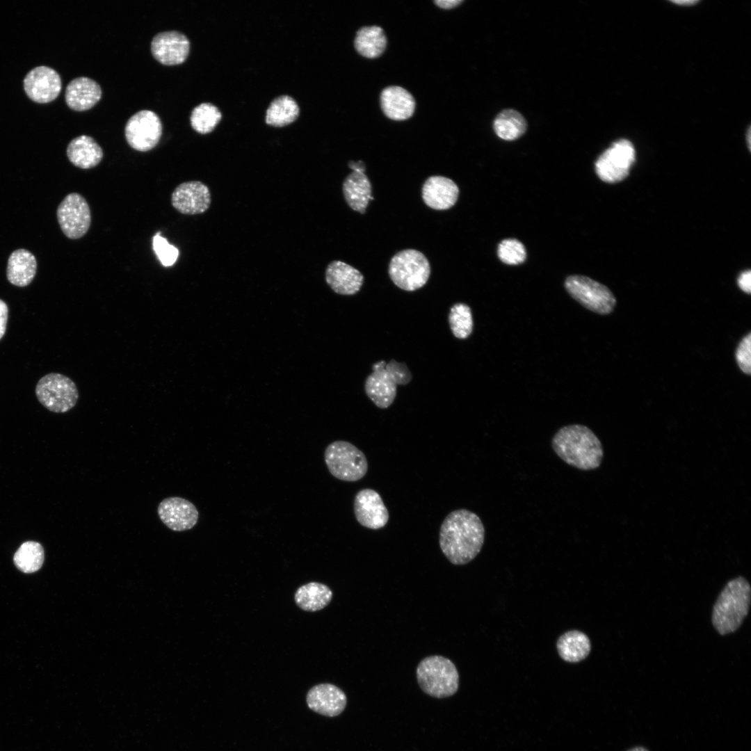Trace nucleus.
Segmentation results:
<instances>
[{
	"instance_id": "1",
	"label": "nucleus",
	"mask_w": 751,
	"mask_h": 751,
	"mask_svg": "<svg viewBox=\"0 0 751 751\" xmlns=\"http://www.w3.org/2000/svg\"><path fill=\"white\" fill-rule=\"evenodd\" d=\"M484 539L482 520L467 509L451 512L440 526V549L453 565H465L474 559L483 547Z\"/></svg>"
},
{
	"instance_id": "2",
	"label": "nucleus",
	"mask_w": 751,
	"mask_h": 751,
	"mask_svg": "<svg viewBox=\"0 0 751 751\" xmlns=\"http://www.w3.org/2000/svg\"><path fill=\"white\" fill-rule=\"evenodd\" d=\"M551 446L565 463L583 471L598 468L604 456L599 439L591 429L581 424L560 428L552 438Z\"/></svg>"
},
{
	"instance_id": "3",
	"label": "nucleus",
	"mask_w": 751,
	"mask_h": 751,
	"mask_svg": "<svg viewBox=\"0 0 751 751\" xmlns=\"http://www.w3.org/2000/svg\"><path fill=\"white\" fill-rule=\"evenodd\" d=\"M750 586L743 577L727 583L720 594L712 612V623L721 635L735 631L748 613Z\"/></svg>"
},
{
	"instance_id": "4",
	"label": "nucleus",
	"mask_w": 751,
	"mask_h": 751,
	"mask_svg": "<svg viewBox=\"0 0 751 751\" xmlns=\"http://www.w3.org/2000/svg\"><path fill=\"white\" fill-rule=\"evenodd\" d=\"M416 674L420 688L430 696L447 697L458 689V670L450 659L442 656H430L421 660Z\"/></svg>"
},
{
	"instance_id": "5",
	"label": "nucleus",
	"mask_w": 751,
	"mask_h": 751,
	"mask_svg": "<svg viewBox=\"0 0 751 751\" xmlns=\"http://www.w3.org/2000/svg\"><path fill=\"white\" fill-rule=\"evenodd\" d=\"M388 273L396 286L407 291H413L426 284L430 274V266L422 252L414 249H405L392 257Z\"/></svg>"
},
{
	"instance_id": "6",
	"label": "nucleus",
	"mask_w": 751,
	"mask_h": 751,
	"mask_svg": "<svg viewBox=\"0 0 751 751\" xmlns=\"http://www.w3.org/2000/svg\"><path fill=\"white\" fill-rule=\"evenodd\" d=\"M324 459L330 473L341 481H357L368 471V462L364 453L347 441L337 440L328 445Z\"/></svg>"
},
{
	"instance_id": "7",
	"label": "nucleus",
	"mask_w": 751,
	"mask_h": 751,
	"mask_svg": "<svg viewBox=\"0 0 751 751\" xmlns=\"http://www.w3.org/2000/svg\"><path fill=\"white\" fill-rule=\"evenodd\" d=\"M35 393L45 407L56 413L68 412L76 405L79 399L74 382L58 373H49L42 376L35 386Z\"/></svg>"
},
{
	"instance_id": "8",
	"label": "nucleus",
	"mask_w": 751,
	"mask_h": 751,
	"mask_svg": "<svg viewBox=\"0 0 751 751\" xmlns=\"http://www.w3.org/2000/svg\"><path fill=\"white\" fill-rule=\"evenodd\" d=\"M565 288L582 306L599 314L611 313L616 305V298L608 287L586 276L567 277Z\"/></svg>"
},
{
	"instance_id": "9",
	"label": "nucleus",
	"mask_w": 751,
	"mask_h": 751,
	"mask_svg": "<svg viewBox=\"0 0 751 751\" xmlns=\"http://www.w3.org/2000/svg\"><path fill=\"white\" fill-rule=\"evenodd\" d=\"M635 161V150L627 140L622 139L606 150L595 163V171L600 179L616 183L624 179Z\"/></svg>"
},
{
	"instance_id": "10",
	"label": "nucleus",
	"mask_w": 751,
	"mask_h": 751,
	"mask_svg": "<svg viewBox=\"0 0 751 751\" xmlns=\"http://www.w3.org/2000/svg\"><path fill=\"white\" fill-rule=\"evenodd\" d=\"M56 215L62 232L69 239L81 238L90 228V207L86 200L77 193L64 197L58 207Z\"/></svg>"
},
{
	"instance_id": "11",
	"label": "nucleus",
	"mask_w": 751,
	"mask_h": 751,
	"mask_svg": "<svg viewBox=\"0 0 751 751\" xmlns=\"http://www.w3.org/2000/svg\"><path fill=\"white\" fill-rule=\"evenodd\" d=\"M127 142L134 150L146 152L153 149L162 134V123L159 115L150 110H140L127 122L124 128Z\"/></svg>"
},
{
	"instance_id": "12",
	"label": "nucleus",
	"mask_w": 751,
	"mask_h": 751,
	"mask_svg": "<svg viewBox=\"0 0 751 751\" xmlns=\"http://www.w3.org/2000/svg\"><path fill=\"white\" fill-rule=\"evenodd\" d=\"M157 513L161 521L168 528L179 532L193 528L199 518V512L195 506L179 496L163 499L158 506Z\"/></svg>"
},
{
	"instance_id": "13",
	"label": "nucleus",
	"mask_w": 751,
	"mask_h": 751,
	"mask_svg": "<svg viewBox=\"0 0 751 751\" xmlns=\"http://www.w3.org/2000/svg\"><path fill=\"white\" fill-rule=\"evenodd\" d=\"M24 89L33 102L40 104L54 100L61 90L58 73L47 66H38L30 70L24 79Z\"/></svg>"
},
{
	"instance_id": "14",
	"label": "nucleus",
	"mask_w": 751,
	"mask_h": 751,
	"mask_svg": "<svg viewBox=\"0 0 751 751\" xmlns=\"http://www.w3.org/2000/svg\"><path fill=\"white\" fill-rule=\"evenodd\" d=\"M209 188L200 181H189L178 185L171 195V204L185 215L203 213L211 205Z\"/></svg>"
},
{
	"instance_id": "15",
	"label": "nucleus",
	"mask_w": 751,
	"mask_h": 751,
	"mask_svg": "<svg viewBox=\"0 0 751 751\" xmlns=\"http://www.w3.org/2000/svg\"><path fill=\"white\" fill-rule=\"evenodd\" d=\"M354 513L357 521L369 529H380L388 522L389 515L380 495L374 490L362 489L355 495Z\"/></svg>"
},
{
	"instance_id": "16",
	"label": "nucleus",
	"mask_w": 751,
	"mask_h": 751,
	"mask_svg": "<svg viewBox=\"0 0 751 751\" xmlns=\"http://www.w3.org/2000/svg\"><path fill=\"white\" fill-rule=\"evenodd\" d=\"M190 42L187 36L178 31H166L156 34L151 42V52L163 65H178L186 59Z\"/></svg>"
},
{
	"instance_id": "17",
	"label": "nucleus",
	"mask_w": 751,
	"mask_h": 751,
	"mask_svg": "<svg viewBox=\"0 0 751 751\" xmlns=\"http://www.w3.org/2000/svg\"><path fill=\"white\" fill-rule=\"evenodd\" d=\"M386 364L384 360L374 363L373 372L366 378L364 385L368 397L381 409L389 407L396 396L397 385L386 370Z\"/></svg>"
},
{
	"instance_id": "18",
	"label": "nucleus",
	"mask_w": 751,
	"mask_h": 751,
	"mask_svg": "<svg viewBox=\"0 0 751 751\" xmlns=\"http://www.w3.org/2000/svg\"><path fill=\"white\" fill-rule=\"evenodd\" d=\"M306 700L310 709L329 717L339 715L346 704L345 693L332 684H320L313 686L308 691Z\"/></svg>"
},
{
	"instance_id": "19",
	"label": "nucleus",
	"mask_w": 751,
	"mask_h": 751,
	"mask_svg": "<svg viewBox=\"0 0 751 751\" xmlns=\"http://www.w3.org/2000/svg\"><path fill=\"white\" fill-rule=\"evenodd\" d=\"M422 198L429 207L436 210H446L457 202L459 188L451 179L443 176L429 177L422 186Z\"/></svg>"
},
{
	"instance_id": "20",
	"label": "nucleus",
	"mask_w": 751,
	"mask_h": 751,
	"mask_svg": "<svg viewBox=\"0 0 751 751\" xmlns=\"http://www.w3.org/2000/svg\"><path fill=\"white\" fill-rule=\"evenodd\" d=\"M327 284L340 295H353L362 286L364 276L353 266L339 260L331 261L325 271Z\"/></svg>"
},
{
	"instance_id": "21",
	"label": "nucleus",
	"mask_w": 751,
	"mask_h": 751,
	"mask_svg": "<svg viewBox=\"0 0 751 751\" xmlns=\"http://www.w3.org/2000/svg\"><path fill=\"white\" fill-rule=\"evenodd\" d=\"M102 88L95 80L79 76L72 79L66 87L65 98L72 110L83 111L94 106L102 97Z\"/></svg>"
},
{
	"instance_id": "22",
	"label": "nucleus",
	"mask_w": 751,
	"mask_h": 751,
	"mask_svg": "<svg viewBox=\"0 0 751 751\" xmlns=\"http://www.w3.org/2000/svg\"><path fill=\"white\" fill-rule=\"evenodd\" d=\"M380 104L385 115L394 120H405L410 118L416 105L413 96L407 90L396 86L382 90Z\"/></svg>"
},
{
	"instance_id": "23",
	"label": "nucleus",
	"mask_w": 751,
	"mask_h": 751,
	"mask_svg": "<svg viewBox=\"0 0 751 751\" xmlns=\"http://www.w3.org/2000/svg\"><path fill=\"white\" fill-rule=\"evenodd\" d=\"M67 156L76 167L89 169L97 166L104 153L100 145L91 136L81 135L73 138L67 147Z\"/></svg>"
},
{
	"instance_id": "24",
	"label": "nucleus",
	"mask_w": 751,
	"mask_h": 751,
	"mask_svg": "<svg viewBox=\"0 0 751 751\" xmlns=\"http://www.w3.org/2000/svg\"><path fill=\"white\" fill-rule=\"evenodd\" d=\"M371 184L362 171H353L344 179L342 191L348 205L354 211L364 213L371 196Z\"/></svg>"
},
{
	"instance_id": "25",
	"label": "nucleus",
	"mask_w": 751,
	"mask_h": 751,
	"mask_svg": "<svg viewBox=\"0 0 751 751\" xmlns=\"http://www.w3.org/2000/svg\"><path fill=\"white\" fill-rule=\"evenodd\" d=\"M36 270V259L29 250L18 249L10 254L6 269L7 279L10 284L19 287L29 285Z\"/></svg>"
},
{
	"instance_id": "26",
	"label": "nucleus",
	"mask_w": 751,
	"mask_h": 751,
	"mask_svg": "<svg viewBox=\"0 0 751 751\" xmlns=\"http://www.w3.org/2000/svg\"><path fill=\"white\" fill-rule=\"evenodd\" d=\"M556 648L563 660L568 663H578L589 655L591 643L586 633L574 629L565 632L558 638Z\"/></svg>"
},
{
	"instance_id": "27",
	"label": "nucleus",
	"mask_w": 751,
	"mask_h": 751,
	"mask_svg": "<svg viewBox=\"0 0 751 751\" xmlns=\"http://www.w3.org/2000/svg\"><path fill=\"white\" fill-rule=\"evenodd\" d=\"M332 592L326 585L309 582L299 587L294 595L297 606L303 611L315 612L324 608L330 602Z\"/></svg>"
},
{
	"instance_id": "28",
	"label": "nucleus",
	"mask_w": 751,
	"mask_h": 751,
	"mask_svg": "<svg viewBox=\"0 0 751 751\" xmlns=\"http://www.w3.org/2000/svg\"><path fill=\"white\" fill-rule=\"evenodd\" d=\"M354 45L362 56L374 58L380 56L387 46V38L378 26H363L356 33Z\"/></svg>"
},
{
	"instance_id": "29",
	"label": "nucleus",
	"mask_w": 751,
	"mask_h": 751,
	"mask_svg": "<svg viewBox=\"0 0 751 751\" xmlns=\"http://www.w3.org/2000/svg\"><path fill=\"white\" fill-rule=\"evenodd\" d=\"M493 128L495 134L505 140H514L521 137L527 129L524 116L513 109H506L496 117Z\"/></svg>"
},
{
	"instance_id": "30",
	"label": "nucleus",
	"mask_w": 751,
	"mask_h": 751,
	"mask_svg": "<svg viewBox=\"0 0 751 751\" xmlns=\"http://www.w3.org/2000/svg\"><path fill=\"white\" fill-rule=\"evenodd\" d=\"M299 114L296 102L289 95H281L270 104L266 115V122L275 127H282L293 122Z\"/></svg>"
},
{
	"instance_id": "31",
	"label": "nucleus",
	"mask_w": 751,
	"mask_h": 751,
	"mask_svg": "<svg viewBox=\"0 0 751 751\" xmlns=\"http://www.w3.org/2000/svg\"><path fill=\"white\" fill-rule=\"evenodd\" d=\"M45 552L42 546L35 541L23 542L13 556L17 568L25 574L34 573L42 566Z\"/></svg>"
},
{
	"instance_id": "32",
	"label": "nucleus",
	"mask_w": 751,
	"mask_h": 751,
	"mask_svg": "<svg viewBox=\"0 0 751 751\" xmlns=\"http://www.w3.org/2000/svg\"><path fill=\"white\" fill-rule=\"evenodd\" d=\"M222 115L217 106L209 102L196 106L190 116L191 124L194 130L200 134L211 132L217 125Z\"/></svg>"
},
{
	"instance_id": "33",
	"label": "nucleus",
	"mask_w": 751,
	"mask_h": 751,
	"mask_svg": "<svg viewBox=\"0 0 751 751\" xmlns=\"http://www.w3.org/2000/svg\"><path fill=\"white\" fill-rule=\"evenodd\" d=\"M449 323L453 334L458 339L467 338L473 330V317L471 308L466 304H454L449 314Z\"/></svg>"
},
{
	"instance_id": "34",
	"label": "nucleus",
	"mask_w": 751,
	"mask_h": 751,
	"mask_svg": "<svg viewBox=\"0 0 751 751\" xmlns=\"http://www.w3.org/2000/svg\"><path fill=\"white\" fill-rule=\"evenodd\" d=\"M497 255L502 262L508 265L522 264L526 257L524 245L514 239L503 240L498 246Z\"/></svg>"
},
{
	"instance_id": "35",
	"label": "nucleus",
	"mask_w": 751,
	"mask_h": 751,
	"mask_svg": "<svg viewBox=\"0 0 751 751\" xmlns=\"http://www.w3.org/2000/svg\"><path fill=\"white\" fill-rule=\"evenodd\" d=\"M152 246L163 266H171L176 262L179 254V250L161 236L160 232H157L153 237Z\"/></svg>"
},
{
	"instance_id": "36",
	"label": "nucleus",
	"mask_w": 751,
	"mask_h": 751,
	"mask_svg": "<svg viewBox=\"0 0 751 751\" xmlns=\"http://www.w3.org/2000/svg\"><path fill=\"white\" fill-rule=\"evenodd\" d=\"M735 358L739 369L746 375L751 373V333L745 336L736 348Z\"/></svg>"
},
{
	"instance_id": "37",
	"label": "nucleus",
	"mask_w": 751,
	"mask_h": 751,
	"mask_svg": "<svg viewBox=\"0 0 751 751\" xmlns=\"http://www.w3.org/2000/svg\"><path fill=\"white\" fill-rule=\"evenodd\" d=\"M385 369L396 385H407L412 380V373L403 362L391 360L386 364Z\"/></svg>"
},
{
	"instance_id": "38",
	"label": "nucleus",
	"mask_w": 751,
	"mask_h": 751,
	"mask_svg": "<svg viewBox=\"0 0 751 751\" xmlns=\"http://www.w3.org/2000/svg\"><path fill=\"white\" fill-rule=\"evenodd\" d=\"M8 318V307L3 300L0 299V340L6 333Z\"/></svg>"
},
{
	"instance_id": "39",
	"label": "nucleus",
	"mask_w": 751,
	"mask_h": 751,
	"mask_svg": "<svg viewBox=\"0 0 751 751\" xmlns=\"http://www.w3.org/2000/svg\"><path fill=\"white\" fill-rule=\"evenodd\" d=\"M739 288L748 294L751 292V272L750 270L741 273L737 280Z\"/></svg>"
},
{
	"instance_id": "40",
	"label": "nucleus",
	"mask_w": 751,
	"mask_h": 751,
	"mask_svg": "<svg viewBox=\"0 0 751 751\" xmlns=\"http://www.w3.org/2000/svg\"><path fill=\"white\" fill-rule=\"evenodd\" d=\"M462 1L461 0H436L434 3L442 8L450 9L458 6Z\"/></svg>"
},
{
	"instance_id": "41",
	"label": "nucleus",
	"mask_w": 751,
	"mask_h": 751,
	"mask_svg": "<svg viewBox=\"0 0 751 751\" xmlns=\"http://www.w3.org/2000/svg\"><path fill=\"white\" fill-rule=\"evenodd\" d=\"M627 751H649V750L647 748H644L643 746H636V747H634V748H632L628 750Z\"/></svg>"
}]
</instances>
